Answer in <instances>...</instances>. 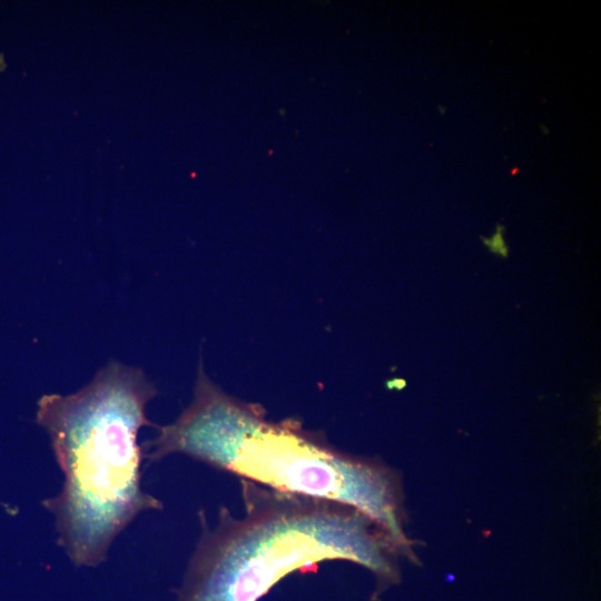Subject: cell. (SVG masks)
<instances>
[{"instance_id":"cell-2","label":"cell","mask_w":601,"mask_h":601,"mask_svg":"<svg viewBox=\"0 0 601 601\" xmlns=\"http://www.w3.org/2000/svg\"><path fill=\"white\" fill-rule=\"evenodd\" d=\"M244 513L219 509L189 560L177 601H258L295 571L345 560L397 580L391 560L400 542L362 511L336 501L262 487L240 480Z\"/></svg>"},{"instance_id":"cell-4","label":"cell","mask_w":601,"mask_h":601,"mask_svg":"<svg viewBox=\"0 0 601 601\" xmlns=\"http://www.w3.org/2000/svg\"><path fill=\"white\" fill-rule=\"evenodd\" d=\"M6 69V60L3 55H0V71H3Z\"/></svg>"},{"instance_id":"cell-3","label":"cell","mask_w":601,"mask_h":601,"mask_svg":"<svg viewBox=\"0 0 601 601\" xmlns=\"http://www.w3.org/2000/svg\"><path fill=\"white\" fill-rule=\"evenodd\" d=\"M142 443L148 463L181 453L265 487L351 505L402 542L397 491L390 472L332 447L294 420L226 394L199 363L193 402Z\"/></svg>"},{"instance_id":"cell-1","label":"cell","mask_w":601,"mask_h":601,"mask_svg":"<svg viewBox=\"0 0 601 601\" xmlns=\"http://www.w3.org/2000/svg\"><path fill=\"white\" fill-rule=\"evenodd\" d=\"M157 388L140 368L110 362L82 388L38 401L37 423L63 473L61 491L43 506L58 544L73 564L97 566L114 540L142 511L162 503L141 487L138 433L156 427L146 406Z\"/></svg>"}]
</instances>
